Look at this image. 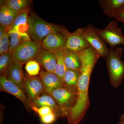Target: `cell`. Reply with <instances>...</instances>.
<instances>
[{"label": "cell", "instance_id": "9", "mask_svg": "<svg viewBox=\"0 0 124 124\" xmlns=\"http://www.w3.org/2000/svg\"><path fill=\"white\" fill-rule=\"evenodd\" d=\"M23 90L31 102L37 98L45 94L43 83L39 77L37 76L26 77Z\"/></svg>", "mask_w": 124, "mask_h": 124}, {"label": "cell", "instance_id": "25", "mask_svg": "<svg viewBox=\"0 0 124 124\" xmlns=\"http://www.w3.org/2000/svg\"><path fill=\"white\" fill-rule=\"evenodd\" d=\"M29 10V9H27L19 13L10 28L9 31L11 30L14 27L19 24L26 23H28V20L29 18L28 13Z\"/></svg>", "mask_w": 124, "mask_h": 124}, {"label": "cell", "instance_id": "31", "mask_svg": "<svg viewBox=\"0 0 124 124\" xmlns=\"http://www.w3.org/2000/svg\"><path fill=\"white\" fill-rule=\"evenodd\" d=\"M6 30V29L5 28L0 25V38H1Z\"/></svg>", "mask_w": 124, "mask_h": 124}, {"label": "cell", "instance_id": "26", "mask_svg": "<svg viewBox=\"0 0 124 124\" xmlns=\"http://www.w3.org/2000/svg\"><path fill=\"white\" fill-rule=\"evenodd\" d=\"M10 35L6 29L3 35L0 38V55L9 52Z\"/></svg>", "mask_w": 124, "mask_h": 124}, {"label": "cell", "instance_id": "20", "mask_svg": "<svg viewBox=\"0 0 124 124\" xmlns=\"http://www.w3.org/2000/svg\"><path fill=\"white\" fill-rule=\"evenodd\" d=\"M79 76V71L68 69L63 79V87L77 92Z\"/></svg>", "mask_w": 124, "mask_h": 124}, {"label": "cell", "instance_id": "27", "mask_svg": "<svg viewBox=\"0 0 124 124\" xmlns=\"http://www.w3.org/2000/svg\"><path fill=\"white\" fill-rule=\"evenodd\" d=\"M58 117L54 112L40 117L41 121L43 124H51L55 122Z\"/></svg>", "mask_w": 124, "mask_h": 124}, {"label": "cell", "instance_id": "2", "mask_svg": "<svg viewBox=\"0 0 124 124\" xmlns=\"http://www.w3.org/2000/svg\"><path fill=\"white\" fill-rule=\"evenodd\" d=\"M123 53L122 48H110L106 59L110 83L115 88L119 87L124 78V62L121 59Z\"/></svg>", "mask_w": 124, "mask_h": 124}, {"label": "cell", "instance_id": "12", "mask_svg": "<svg viewBox=\"0 0 124 124\" xmlns=\"http://www.w3.org/2000/svg\"><path fill=\"white\" fill-rule=\"evenodd\" d=\"M39 77L44 85L45 93L53 90L63 87V80L54 73L41 71Z\"/></svg>", "mask_w": 124, "mask_h": 124}, {"label": "cell", "instance_id": "24", "mask_svg": "<svg viewBox=\"0 0 124 124\" xmlns=\"http://www.w3.org/2000/svg\"><path fill=\"white\" fill-rule=\"evenodd\" d=\"M25 69L29 76H37L40 73V64L35 60L27 62Z\"/></svg>", "mask_w": 124, "mask_h": 124}, {"label": "cell", "instance_id": "11", "mask_svg": "<svg viewBox=\"0 0 124 124\" xmlns=\"http://www.w3.org/2000/svg\"><path fill=\"white\" fill-rule=\"evenodd\" d=\"M0 90L12 94L31 108V102L27 97L24 91L17 85L8 80L5 76H0Z\"/></svg>", "mask_w": 124, "mask_h": 124}, {"label": "cell", "instance_id": "15", "mask_svg": "<svg viewBox=\"0 0 124 124\" xmlns=\"http://www.w3.org/2000/svg\"><path fill=\"white\" fill-rule=\"evenodd\" d=\"M31 108L35 107L37 108L47 107L51 108L58 117H63L61 110L53 98L47 94L45 93L38 97L31 102Z\"/></svg>", "mask_w": 124, "mask_h": 124}, {"label": "cell", "instance_id": "23", "mask_svg": "<svg viewBox=\"0 0 124 124\" xmlns=\"http://www.w3.org/2000/svg\"><path fill=\"white\" fill-rule=\"evenodd\" d=\"M14 62L12 53L8 52L1 54L0 56V75H6Z\"/></svg>", "mask_w": 124, "mask_h": 124}, {"label": "cell", "instance_id": "32", "mask_svg": "<svg viewBox=\"0 0 124 124\" xmlns=\"http://www.w3.org/2000/svg\"><path fill=\"white\" fill-rule=\"evenodd\" d=\"M117 124H124V112L120 116Z\"/></svg>", "mask_w": 124, "mask_h": 124}, {"label": "cell", "instance_id": "21", "mask_svg": "<svg viewBox=\"0 0 124 124\" xmlns=\"http://www.w3.org/2000/svg\"><path fill=\"white\" fill-rule=\"evenodd\" d=\"M0 1V6H6L18 13L29 9L30 4V1L28 0H6Z\"/></svg>", "mask_w": 124, "mask_h": 124}, {"label": "cell", "instance_id": "29", "mask_svg": "<svg viewBox=\"0 0 124 124\" xmlns=\"http://www.w3.org/2000/svg\"><path fill=\"white\" fill-rule=\"evenodd\" d=\"M28 28H29V26L27 23H26L19 24L14 27L13 28L10 30L18 32L20 33H27L28 31Z\"/></svg>", "mask_w": 124, "mask_h": 124}, {"label": "cell", "instance_id": "3", "mask_svg": "<svg viewBox=\"0 0 124 124\" xmlns=\"http://www.w3.org/2000/svg\"><path fill=\"white\" fill-rule=\"evenodd\" d=\"M28 34L33 41L42 43L47 36L51 33L63 31L66 29L43 20L37 16L31 14L28 20Z\"/></svg>", "mask_w": 124, "mask_h": 124}, {"label": "cell", "instance_id": "7", "mask_svg": "<svg viewBox=\"0 0 124 124\" xmlns=\"http://www.w3.org/2000/svg\"><path fill=\"white\" fill-rule=\"evenodd\" d=\"M97 31L110 48H115L117 45H124V35L122 29L119 27L115 21H111L103 29L97 28Z\"/></svg>", "mask_w": 124, "mask_h": 124}, {"label": "cell", "instance_id": "1", "mask_svg": "<svg viewBox=\"0 0 124 124\" xmlns=\"http://www.w3.org/2000/svg\"><path fill=\"white\" fill-rule=\"evenodd\" d=\"M81 66L77 85L75 104L67 116L68 124H78L82 120L90 106L89 88L94 67L100 56L92 46L77 53Z\"/></svg>", "mask_w": 124, "mask_h": 124}, {"label": "cell", "instance_id": "28", "mask_svg": "<svg viewBox=\"0 0 124 124\" xmlns=\"http://www.w3.org/2000/svg\"><path fill=\"white\" fill-rule=\"evenodd\" d=\"M31 108L33 111L38 113L39 117L46 115L51 112H54L53 110L49 107H40L39 108H37L36 107H32Z\"/></svg>", "mask_w": 124, "mask_h": 124}, {"label": "cell", "instance_id": "18", "mask_svg": "<svg viewBox=\"0 0 124 124\" xmlns=\"http://www.w3.org/2000/svg\"><path fill=\"white\" fill-rule=\"evenodd\" d=\"M8 32L10 35L9 52L11 53L20 45L26 41L31 40L27 33H20L11 30Z\"/></svg>", "mask_w": 124, "mask_h": 124}, {"label": "cell", "instance_id": "10", "mask_svg": "<svg viewBox=\"0 0 124 124\" xmlns=\"http://www.w3.org/2000/svg\"><path fill=\"white\" fill-rule=\"evenodd\" d=\"M67 30L51 33L45 38L42 42L43 48L54 53L64 48L66 34Z\"/></svg>", "mask_w": 124, "mask_h": 124}, {"label": "cell", "instance_id": "17", "mask_svg": "<svg viewBox=\"0 0 124 124\" xmlns=\"http://www.w3.org/2000/svg\"><path fill=\"white\" fill-rule=\"evenodd\" d=\"M19 13L14 11L6 6H0V25L4 27L9 31L10 28Z\"/></svg>", "mask_w": 124, "mask_h": 124}, {"label": "cell", "instance_id": "16", "mask_svg": "<svg viewBox=\"0 0 124 124\" xmlns=\"http://www.w3.org/2000/svg\"><path fill=\"white\" fill-rule=\"evenodd\" d=\"M104 15L115 17L120 10L124 6V0H99Z\"/></svg>", "mask_w": 124, "mask_h": 124}, {"label": "cell", "instance_id": "6", "mask_svg": "<svg viewBox=\"0 0 124 124\" xmlns=\"http://www.w3.org/2000/svg\"><path fill=\"white\" fill-rule=\"evenodd\" d=\"M77 31L81 34L89 44L94 48L102 57L105 59L108 55L109 49L106 42L98 34L97 28L93 25L89 24Z\"/></svg>", "mask_w": 124, "mask_h": 124}, {"label": "cell", "instance_id": "13", "mask_svg": "<svg viewBox=\"0 0 124 124\" xmlns=\"http://www.w3.org/2000/svg\"><path fill=\"white\" fill-rule=\"evenodd\" d=\"M35 60L42 66L46 71L54 73L57 59L54 53L43 48Z\"/></svg>", "mask_w": 124, "mask_h": 124}, {"label": "cell", "instance_id": "14", "mask_svg": "<svg viewBox=\"0 0 124 124\" xmlns=\"http://www.w3.org/2000/svg\"><path fill=\"white\" fill-rule=\"evenodd\" d=\"M23 64L14 60L13 63L5 76L24 91L23 86L26 77L23 74Z\"/></svg>", "mask_w": 124, "mask_h": 124}, {"label": "cell", "instance_id": "4", "mask_svg": "<svg viewBox=\"0 0 124 124\" xmlns=\"http://www.w3.org/2000/svg\"><path fill=\"white\" fill-rule=\"evenodd\" d=\"M46 93L53 98L59 107L63 116L66 117L69 111L75 104L77 92L63 87L53 90Z\"/></svg>", "mask_w": 124, "mask_h": 124}, {"label": "cell", "instance_id": "22", "mask_svg": "<svg viewBox=\"0 0 124 124\" xmlns=\"http://www.w3.org/2000/svg\"><path fill=\"white\" fill-rule=\"evenodd\" d=\"M62 50H59L54 53L57 59L54 73L63 80L68 69L64 62Z\"/></svg>", "mask_w": 124, "mask_h": 124}, {"label": "cell", "instance_id": "30", "mask_svg": "<svg viewBox=\"0 0 124 124\" xmlns=\"http://www.w3.org/2000/svg\"><path fill=\"white\" fill-rule=\"evenodd\" d=\"M114 18L117 22L124 24V6L120 10Z\"/></svg>", "mask_w": 124, "mask_h": 124}, {"label": "cell", "instance_id": "19", "mask_svg": "<svg viewBox=\"0 0 124 124\" xmlns=\"http://www.w3.org/2000/svg\"><path fill=\"white\" fill-rule=\"evenodd\" d=\"M63 54L65 64L69 70L79 71L81 63L79 55L77 54L63 49Z\"/></svg>", "mask_w": 124, "mask_h": 124}, {"label": "cell", "instance_id": "8", "mask_svg": "<svg viewBox=\"0 0 124 124\" xmlns=\"http://www.w3.org/2000/svg\"><path fill=\"white\" fill-rule=\"evenodd\" d=\"M89 44L77 30L73 32L68 31L66 34V40L64 49L73 53H78L89 48Z\"/></svg>", "mask_w": 124, "mask_h": 124}, {"label": "cell", "instance_id": "5", "mask_svg": "<svg viewBox=\"0 0 124 124\" xmlns=\"http://www.w3.org/2000/svg\"><path fill=\"white\" fill-rule=\"evenodd\" d=\"M43 49L42 43L31 40L26 41L18 46L12 53L14 60L23 64L35 60Z\"/></svg>", "mask_w": 124, "mask_h": 124}]
</instances>
